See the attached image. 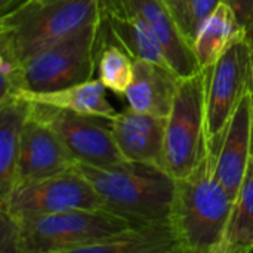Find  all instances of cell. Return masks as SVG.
Listing matches in <instances>:
<instances>
[{"mask_svg": "<svg viewBox=\"0 0 253 253\" xmlns=\"http://www.w3.org/2000/svg\"><path fill=\"white\" fill-rule=\"evenodd\" d=\"M233 203L215 175V148L209 141L196 169L176 179L170 221L179 253H221Z\"/></svg>", "mask_w": 253, "mask_h": 253, "instance_id": "cell-1", "label": "cell"}, {"mask_svg": "<svg viewBox=\"0 0 253 253\" xmlns=\"http://www.w3.org/2000/svg\"><path fill=\"white\" fill-rule=\"evenodd\" d=\"M76 168L95 188L101 209L133 225L170 218L176 179L165 168L129 160L107 168L84 163Z\"/></svg>", "mask_w": 253, "mask_h": 253, "instance_id": "cell-2", "label": "cell"}, {"mask_svg": "<svg viewBox=\"0 0 253 253\" xmlns=\"http://www.w3.org/2000/svg\"><path fill=\"white\" fill-rule=\"evenodd\" d=\"M101 0H24L1 13L0 50L22 64L101 19Z\"/></svg>", "mask_w": 253, "mask_h": 253, "instance_id": "cell-3", "label": "cell"}, {"mask_svg": "<svg viewBox=\"0 0 253 253\" xmlns=\"http://www.w3.org/2000/svg\"><path fill=\"white\" fill-rule=\"evenodd\" d=\"M16 224L18 253H80L83 248L133 225L101 208L43 215Z\"/></svg>", "mask_w": 253, "mask_h": 253, "instance_id": "cell-4", "label": "cell"}, {"mask_svg": "<svg viewBox=\"0 0 253 253\" xmlns=\"http://www.w3.org/2000/svg\"><path fill=\"white\" fill-rule=\"evenodd\" d=\"M99 21L27 58L21 64V90L49 92L95 79Z\"/></svg>", "mask_w": 253, "mask_h": 253, "instance_id": "cell-5", "label": "cell"}, {"mask_svg": "<svg viewBox=\"0 0 253 253\" xmlns=\"http://www.w3.org/2000/svg\"><path fill=\"white\" fill-rule=\"evenodd\" d=\"M209 147L206 135V77L205 71L179 80L166 117L165 169L175 178L188 176Z\"/></svg>", "mask_w": 253, "mask_h": 253, "instance_id": "cell-6", "label": "cell"}, {"mask_svg": "<svg viewBox=\"0 0 253 253\" xmlns=\"http://www.w3.org/2000/svg\"><path fill=\"white\" fill-rule=\"evenodd\" d=\"M96 208H101L99 197L77 168L15 185L6 197L0 199V211L15 221Z\"/></svg>", "mask_w": 253, "mask_h": 253, "instance_id": "cell-7", "label": "cell"}, {"mask_svg": "<svg viewBox=\"0 0 253 253\" xmlns=\"http://www.w3.org/2000/svg\"><path fill=\"white\" fill-rule=\"evenodd\" d=\"M206 77V135L222 136L242 99L252 89V62L248 37L233 43L213 65L203 68Z\"/></svg>", "mask_w": 253, "mask_h": 253, "instance_id": "cell-8", "label": "cell"}, {"mask_svg": "<svg viewBox=\"0 0 253 253\" xmlns=\"http://www.w3.org/2000/svg\"><path fill=\"white\" fill-rule=\"evenodd\" d=\"M30 111L59 136L77 163L107 168L125 162L108 119L79 114L31 101Z\"/></svg>", "mask_w": 253, "mask_h": 253, "instance_id": "cell-9", "label": "cell"}, {"mask_svg": "<svg viewBox=\"0 0 253 253\" xmlns=\"http://www.w3.org/2000/svg\"><path fill=\"white\" fill-rule=\"evenodd\" d=\"M76 166L77 162L59 136L30 111L22 130L15 185L49 178Z\"/></svg>", "mask_w": 253, "mask_h": 253, "instance_id": "cell-10", "label": "cell"}, {"mask_svg": "<svg viewBox=\"0 0 253 253\" xmlns=\"http://www.w3.org/2000/svg\"><path fill=\"white\" fill-rule=\"evenodd\" d=\"M252 89L239 104L222 136L211 141L215 148V175L233 199L237 197L252 156Z\"/></svg>", "mask_w": 253, "mask_h": 253, "instance_id": "cell-11", "label": "cell"}, {"mask_svg": "<svg viewBox=\"0 0 253 253\" xmlns=\"http://www.w3.org/2000/svg\"><path fill=\"white\" fill-rule=\"evenodd\" d=\"M116 144L129 162L165 168L166 119L127 108L110 120Z\"/></svg>", "mask_w": 253, "mask_h": 253, "instance_id": "cell-12", "label": "cell"}, {"mask_svg": "<svg viewBox=\"0 0 253 253\" xmlns=\"http://www.w3.org/2000/svg\"><path fill=\"white\" fill-rule=\"evenodd\" d=\"M125 4L142 16L154 31L170 68L181 77H191L202 71L193 44L182 33L178 19L163 0H123Z\"/></svg>", "mask_w": 253, "mask_h": 253, "instance_id": "cell-13", "label": "cell"}, {"mask_svg": "<svg viewBox=\"0 0 253 253\" xmlns=\"http://www.w3.org/2000/svg\"><path fill=\"white\" fill-rule=\"evenodd\" d=\"M179 80L181 77L168 65L135 59L133 79L125 93L129 108L166 119L170 113Z\"/></svg>", "mask_w": 253, "mask_h": 253, "instance_id": "cell-14", "label": "cell"}, {"mask_svg": "<svg viewBox=\"0 0 253 253\" xmlns=\"http://www.w3.org/2000/svg\"><path fill=\"white\" fill-rule=\"evenodd\" d=\"M179 246L170 218L130 225L126 230L101 239L80 253H178Z\"/></svg>", "mask_w": 253, "mask_h": 253, "instance_id": "cell-15", "label": "cell"}, {"mask_svg": "<svg viewBox=\"0 0 253 253\" xmlns=\"http://www.w3.org/2000/svg\"><path fill=\"white\" fill-rule=\"evenodd\" d=\"M105 90L107 87L99 79H92L83 83L49 92L21 90L16 93V96H21L31 102H40L55 108L111 120L117 114V110L107 99Z\"/></svg>", "mask_w": 253, "mask_h": 253, "instance_id": "cell-16", "label": "cell"}, {"mask_svg": "<svg viewBox=\"0 0 253 253\" xmlns=\"http://www.w3.org/2000/svg\"><path fill=\"white\" fill-rule=\"evenodd\" d=\"M246 37V27L239 21L234 10L224 1L205 19L194 42L193 49L200 68H208L237 40Z\"/></svg>", "mask_w": 253, "mask_h": 253, "instance_id": "cell-17", "label": "cell"}, {"mask_svg": "<svg viewBox=\"0 0 253 253\" xmlns=\"http://www.w3.org/2000/svg\"><path fill=\"white\" fill-rule=\"evenodd\" d=\"M28 113L30 101L21 96L0 101V199L15 187L21 138Z\"/></svg>", "mask_w": 253, "mask_h": 253, "instance_id": "cell-18", "label": "cell"}, {"mask_svg": "<svg viewBox=\"0 0 253 253\" xmlns=\"http://www.w3.org/2000/svg\"><path fill=\"white\" fill-rule=\"evenodd\" d=\"M253 251V157L246 176L234 199L225 230L221 253H248Z\"/></svg>", "mask_w": 253, "mask_h": 253, "instance_id": "cell-19", "label": "cell"}, {"mask_svg": "<svg viewBox=\"0 0 253 253\" xmlns=\"http://www.w3.org/2000/svg\"><path fill=\"white\" fill-rule=\"evenodd\" d=\"M135 59L116 43H99L98 79L116 95L126 93L133 79Z\"/></svg>", "mask_w": 253, "mask_h": 253, "instance_id": "cell-20", "label": "cell"}, {"mask_svg": "<svg viewBox=\"0 0 253 253\" xmlns=\"http://www.w3.org/2000/svg\"><path fill=\"white\" fill-rule=\"evenodd\" d=\"M222 0H185L179 18V27L193 44L205 19L216 9Z\"/></svg>", "mask_w": 253, "mask_h": 253, "instance_id": "cell-21", "label": "cell"}, {"mask_svg": "<svg viewBox=\"0 0 253 253\" xmlns=\"http://www.w3.org/2000/svg\"><path fill=\"white\" fill-rule=\"evenodd\" d=\"M0 252L18 253V224L0 211Z\"/></svg>", "mask_w": 253, "mask_h": 253, "instance_id": "cell-22", "label": "cell"}, {"mask_svg": "<svg viewBox=\"0 0 253 253\" xmlns=\"http://www.w3.org/2000/svg\"><path fill=\"white\" fill-rule=\"evenodd\" d=\"M222 1L227 3L234 10L239 21L246 28L253 25V0H222Z\"/></svg>", "mask_w": 253, "mask_h": 253, "instance_id": "cell-23", "label": "cell"}, {"mask_svg": "<svg viewBox=\"0 0 253 253\" xmlns=\"http://www.w3.org/2000/svg\"><path fill=\"white\" fill-rule=\"evenodd\" d=\"M163 1L170 7V10L173 12L175 18L179 22V18H181V13H182V7H184L185 0H163Z\"/></svg>", "mask_w": 253, "mask_h": 253, "instance_id": "cell-24", "label": "cell"}, {"mask_svg": "<svg viewBox=\"0 0 253 253\" xmlns=\"http://www.w3.org/2000/svg\"><path fill=\"white\" fill-rule=\"evenodd\" d=\"M246 37L251 47V62H252V96H253V25L246 28Z\"/></svg>", "mask_w": 253, "mask_h": 253, "instance_id": "cell-25", "label": "cell"}, {"mask_svg": "<svg viewBox=\"0 0 253 253\" xmlns=\"http://www.w3.org/2000/svg\"><path fill=\"white\" fill-rule=\"evenodd\" d=\"M19 0H0V7H1V13L6 12L7 9H10L12 6H15Z\"/></svg>", "mask_w": 253, "mask_h": 253, "instance_id": "cell-26", "label": "cell"}, {"mask_svg": "<svg viewBox=\"0 0 253 253\" xmlns=\"http://www.w3.org/2000/svg\"><path fill=\"white\" fill-rule=\"evenodd\" d=\"M252 157H253V126H252Z\"/></svg>", "mask_w": 253, "mask_h": 253, "instance_id": "cell-27", "label": "cell"}, {"mask_svg": "<svg viewBox=\"0 0 253 253\" xmlns=\"http://www.w3.org/2000/svg\"><path fill=\"white\" fill-rule=\"evenodd\" d=\"M19 1H24V0H19ZM19 1H18V3H19ZM18 3H16V4H18Z\"/></svg>", "mask_w": 253, "mask_h": 253, "instance_id": "cell-28", "label": "cell"}]
</instances>
